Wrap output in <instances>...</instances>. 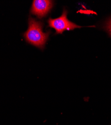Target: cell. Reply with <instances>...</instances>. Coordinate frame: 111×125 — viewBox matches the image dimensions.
<instances>
[{"mask_svg": "<svg viewBox=\"0 0 111 125\" xmlns=\"http://www.w3.org/2000/svg\"><path fill=\"white\" fill-rule=\"evenodd\" d=\"M43 23L36 19L30 17L29 27L24 34V37L29 44L43 49L48 39L49 32H43Z\"/></svg>", "mask_w": 111, "mask_h": 125, "instance_id": "1", "label": "cell"}, {"mask_svg": "<svg viewBox=\"0 0 111 125\" xmlns=\"http://www.w3.org/2000/svg\"><path fill=\"white\" fill-rule=\"evenodd\" d=\"M67 11L64 10L62 15L57 18H50L48 20L49 27L54 28L56 31V34H62L65 31L73 30L76 28H80L82 27L79 26L75 23L70 21L67 19Z\"/></svg>", "mask_w": 111, "mask_h": 125, "instance_id": "2", "label": "cell"}, {"mask_svg": "<svg viewBox=\"0 0 111 125\" xmlns=\"http://www.w3.org/2000/svg\"><path fill=\"white\" fill-rule=\"evenodd\" d=\"M53 1L50 0H34L31 12L39 18L46 16L53 6Z\"/></svg>", "mask_w": 111, "mask_h": 125, "instance_id": "3", "label": "cell"}, {"mask_svg": "<svg viewBox=\"0 0 111 125\" xmlns=\"http://www.w3.org/2000/svg\"><path fill=\"white\" fill-rule=\"evenodd\" d=\"M105 28L109 33L110 35L111 36V19H110L106 23Z\"/></svg>", "mask_w": 111, "mask_h": 125, "instance_id": "4", "label": "cell"}]
</instances>
